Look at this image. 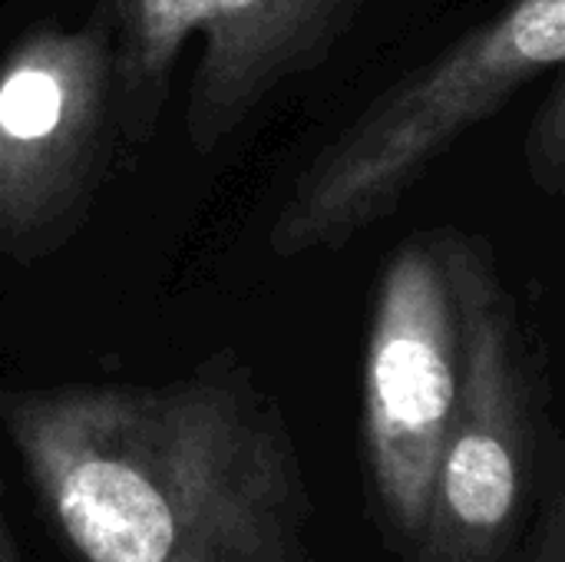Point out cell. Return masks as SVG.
<instances>
[{
  "mask_svg": "<svg viewBox=\"0 0 565 562\" xmlns=\"http://www.w3.org/2000/svg\"><path fill=\"white\" fill-rule=\"evenodd\" d=\"M0 417L70 562H315L298 450L248 384L23 391Z\"/></svg>",
  "mask_w": 565,
  "mask_h": 562,
  "instance_id": "6da1fadb",
  "label": "cell"
},
{
  "mask_svg": "<svg viewBox=\"0 0 565 562\" xmlns=\"http://www.w3.org/2000/svg\"><path fill=\"white\" fill-rule=\"evenodd\" d=\"M463 378L420 537L404 562H516L556 474L540 391L473 255H450Z\"/></svg>",
  "mask_w": 565,
  "mask_h": 562,
  "instance_id": "7a4b0ae2",
  "label": "cell"
},
{
  "mask_svg": "<svg viewBox=\"0 0 565 562\" xmlns=\"http://www.w3.org/2000/svg\"><path fill=\"white\" fill-rule=\"evenodd\" d=\"M565 53V0H520L490 26L401 86L301 182L275 232L278 248H311L374 219L460 129Z\"/></svg>",
  "mask_w": 565,
  "mask_h": 562,
  "instance_id": "3957f363",
  "label": "cell"
},
{
  "mask_svg": "<svg viewBox=\"0 0 565 562\" xmlns=\"http://www.w3.org/2000/svg\"><path fill=\"white\" fill-rule=\"evenodd\" d=\"M463 378L460 325L440 265L407 245L381 288L364 371V464L371 517L404 556L420 537Z\"/></svg>",
  "mask_w": 565,
  "mask_h": 562,
  "instance_id": "277c9868",
  "label": "cell"
},
{
  "mask_svg": "<svg viewBox=\"0 0 565 562\" xmlns=\"http://www.w3.org/2000/svg\"><path fill=\"white\" fill-rule=\"evenodd\" d=\"M96 53L83 36H40L0 76V202L63 176L96 109Z\"/></svg>",
  "mask_w": 565,
  "mask_h": 562,
  "instance_id": "5b68a950",
  "label": "cell"
},
{
  "mask_svg": "<svg viewBox=\"0 0 565 562\" xmlns=\"http://www.w3.org/2000/svg\"><path fill=\"white\" fill-rule=\"evenodd\" d=\"M291 3L295 0H119V10L136 60L162 63L185 36L205 33L209 60L225 73L271 36L275 23L291 13Z\"/></svg>",
  "mask_w": 565,
  "mask_h": 562,
  "instance_id": "8992f818",
  "label": "cell"
},
{
  "mask_svg": "<svg viewBox=\"0 0 565 562\" xmlns=\"http://www.w3.org/2000/svg\"><path fill=\"white\" fill-rule=\"evenodd\" d=\"M516 562H565V484L556 474L536 507L533 527Z\"/></svg>",
  "mask_w": 565,
  "mask_h": 562,
  "instance_id": "52a82bcc",
  "label": "cell"
},
{
  "mask_svg": "<svg viewBox=\"0 0 565 562\" xmlns=\"http://www.w3.org/2000/svg\"><path fill=\"white\" fill-rule=\"evenodd\" d=\"M0 562H30L23 553V543L10 523V513H7V500H3V480H0Z\"/></svg>",
  "mask_w": 565,
  "mask_h": 562,
  "instance_id": "ba28073f",
  "label": "cell"
}]
</instances>
